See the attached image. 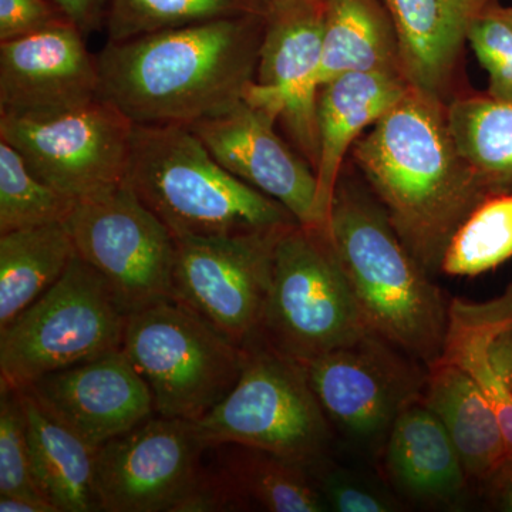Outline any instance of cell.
Instances as JSON below:
<instances>
[{
    "label": "cell",
    "instance_id": "cell-1",
    "mask_svg": "<svg viewBox=\"0 0 512 512\" xmlns=\"http://www.w3.org/2000/svg\"><path fill=\"white\" fill-rule=\"evenodd\" d=\"M447 103L409 87L352 147V157L404 247L431 275L451 239L491 197L458 150Z\"/></svg>",
    "mask_w": 512,
    "mask_h": 512
},
{
    "label": "cell",
    "instance_id": "cell-2",
    "mask_svg": "<svg viewBox=\"0 0 512 512\" xmlns=\"http://www.w3.org/2000/svg\"><path fill=\"white\" fill-rule=\"evenodd\" d=\"M264 15L210 20L107 42L101 99L141 126L192 127L227 113L255 82Z\"/></svg>",
    "mask_w": 512,
    "mask_h": 512
},
{
    "label": "cell",
    "instance_id": "cell-3",
    "mask_svg": "<svg viewBox=\"0 0 512 512\" xmlns=\"http://www.w3.org/2000/svg\"><path fill=\"white\" fill-rule=\"evenodd\" d=\"M328 235L367 328L426 367L443 352L448 303L373 192L340 175Z\"/></svg>",
    "mask_w": 512,
    "mask_h": 512
},
{
    "label": "cell",
    "instance_id": "cell-4",
    "mask_svg": "<svg viewBox=\"0 0 512 512\" xmlns=\"http://www.w3.org/2000/svg\"><path fill=\"white\" fill-rule=\"evenodd\" d=\"M126 181L175 239L299 224L284 205L225 170L188 127L134 124Z\"/></svg>",
    "mask_w": 512,
    "mask_h": 512
},
{
    "label": "cell",
    "instance_id": "cell-5",
    "mask_svg": "<svg viewBox=\"0 0 512 512\" xmlns=\"http://www.w3.org/2000/svg\"><path fill=\"white\" fill-rule=\"evenodd\" d=\"M121 350L146 380L157 416L198 421L234 389L247 350L177 299L130 313Z\"/></svg>",
    "mask_w": 512,
    "mask_h": 512
},
{
    "label": "cell",
    "instance_id": "cell-6",
    "mask_svg": "<svg viewBox=\"0 0 512 512\" xmlns=\"http://www.w3.org/2000/svg\"><path fill=\"white\" fill-rule=\"evenodd\" d=\"M128 315L107 279L74 255L62 278L0 329V387L23 389L121 349Z\"/></svg>",
    "mask_w": 512,
    "mask_h": 512
},
{
    "label": "cell",
    "instance_id": "cell-7",
    "mask_svg": "<svg viewBox=\"0 0 512 512\" xmlns=\"http://www.w3.org/2000/svg\"><path fill=\"white\" fill-rule=\"evenodd\" d=\"M372 332L328 231L292 225L276 242L272 282L255 339L298 362Z\"/></svg>",
    "mask_w": 512,
    "mask_h": 512
},
{
    "label": "cell",
    "instance_id": "cell-8",
    "mask_svg": "<svg viewBox=\"0 0 512 512\" xmlns=\"http://www.w3.org/2000/svg\"><path fill=\"white\" fill-rule=\"evenodd\" d=\"M232 392L195 421L210 447L239 444L311 468L325 460L330 421L312 390L305 366L254 339Z\"/></svg>",
    "mask_w": 512,
    "mask_h": 512
},
{
    "label": "cell",
    "instance_id": "cell-9",
    "mask_svg": "<svg viewBox=\"0 0 512 512\" xmlns=\"http://www.w3.org/2000/svg\"><path fill=\"white\" fill-rule=\"evenodd\" d=\"M63 224L76 254L107 279L128 313L174 299L177 242L127 181L74 202Z\"/></svg>",
    "mask_w": 512,
    "mask_h": 512
},
{
    "label": "cell",
    "instance_id": "cell-10",
    "mask_svg": "<svg viewBox=\"0 0 512 512\" xmlns=\"http://www.w3.org/2000/svg\"><path fill=\"white\" fill-rule=\"evenodd\" d=\"M134 123L110 101L45 120L0 117V140L16 148L32 173L73 202L126 183Z\"/></svg>",
    "mask_w": 512,
    "mask_h": 512
},
{
    "label": "cell",
    "instance_id": "cell-11",
    "mask_svg": "<svg viewBox=\"0 0 512 512\" xmlns=\"http://www.w3.org/2000/svg\"><path fill=\"white\" fill-rule=\"evenodd\" d=\"M289 227L175 239L174 299L232 342L247 345L258 335L264 316L276 242Z\"/></svg>",
    "mask_w": 512,
    "mask_h": 512
},
{
    "label": "cell",
    "instance_id": "cell-12",
    "mask_svg": "<svg viewBox=\"0 0 512 512\" xmlns=\"http://www.w3.org/2000/svg\"><path fill=\"white\" fill-rule=\"evenodd\" d=\"M302 365L330 423L363 443L389 436L399 414L420 399L427 375L373 332Z\"/></svg>",
    "mask_w": 512,
    "mask_h": 512
},
{
    "label": "cell",
    "instance_id": "cell-13",
    "mask_svg": "<svg viewBox=\"0 0 512 512\" xmlns=\"http://www.w3.org/2000/svg\"><path fill=\"white\" fill-rule=\"evenodd\" d=\"M322 0H268L255 82L244 100L274 114L313 170L319 158Z\"/></svg>",
    "mask_w": 512,
    "mask_h": 512
},
{
    "label": "cell",
    "instance_id": "cell-14",
    "mask_svg": "<svg viewBox=\"0 0 512 512\" xmlns=\"http://www.w3.org/2000/svg\"><path fill=\"white\" fill-rule=\"evenodd\" d=\"M194 421L153 416L94 451L101 512H177L210 450Z\"/></svg>",
    "mask_w": 512,
    "mask_h": 512
},
{
    "label": "cell",
    "instance_id": "cell-15",
    "mask_svg": "<svg viewBox=\"0 0 512 512\" xmlns=\"http://www.w3.org/2000/svg\"><path fill=\"white\" fill-rule=\"evenodd\" d=\"M99 99L97 59L74 23L0 43V117L53 119Z\"/></svg>",
    "mask_w": 512,
    "mask_h": 512
},
{
    "label": "cell",
    "instance_id": "cell-16",
    "mask_svg": "<svg viewBox=\"0 0 512 512\" xmlns=\"http://www.w3.org/2000/svg\"><path fill=\"white\" fill-rule=\"evenodd\" d=\"M276 121L242 100L190 128L225 170L284 205L302 227L320 228L315 170L276 134Z\"/></svg>",
    "mask_w": 512,
    "mask_h": 512
},
{
    "label": "cell",
    "instance_id": "cell-17",
    "mask_svg": "<svg viewBox=\"0 0 512 512\" xmlns=\"http://www.w3.org/2000/svg\"><path fill=\"white\" fill-rule=\"evenodd\" d=\"M23 389L92 448L156 416L150 387L121 349L47 373Z\"/></svg>",
    "mask_w": 512,
    "mask_h": 512
},
{
    "label": "cell",
    "instance_id": "cell-18",
    "mask_svg": "<svg viewBox=\"0 0 512 512\" xmlns=\"http://www.w3.org/2000/svg\"><path fill=\"white\" fill-rule=\"evenodd\" d=\"M498 0H383L396 28L404 80L448 104L471 25Z\"/></svg>",
    "mask_w": 512,
    "mask_h": 512
},
{
    "label": "cell",
    "instance_id": "cell-19",
    "mask_svg": "<svg viewBox=\"0 0 512 512\" xmlns=\"http://www.w3.org/2000/svg\"><path fill=\"white\" fill-rule=\"evenodd\" d=\"M402 76L386 73H349L330 80L318 94L319 158L318 218L328 231L333 195L343 164L360 134L372 127L406 94Z\"/></svg>",
    "mask_w": 512,
    "mask_h": 512
},
{
    "label": "cell",
    "instance_id": "cell-20",
    "mask_svg": "<svg viewBox=\"0 0 512 512\" xmlns=\"http://www.w3.org/2000/svg\"><path fill=\"white\" fill-rule=\"evenodd\" d=\"M386 468L403 494L423 503H460L470 480L446 427L421 397L399 414L389 431Z\"/></svg>",
    "mask_w": 512,
    "mask_h": 512
},
{
    "label": "cell",
    "instance_id": "cell-21",
    "mask_svg": "<svg viewBox=\"0 0 512 512\" xmlns=\"http://www.w3.org/2000/svg\"><path fill=\"white\" fill-rule=\"evenodd\" d=\"M421 400L453 440L468 478L483 481L510 453L493 407L473 377L460 367H427Z\"/></svg>",
    "mask_w": 512,
    "mask_h": 512
},
{
    "label": "cell",
    "instance_id": "cell-22",
    "mask_svg": "<svg viewBox=\"0 0 512 512\" xmlns=\"http://www.w3.org/2000/svg\"><path fill=\"white\" fill-rule=\"evenodd\" d=\"M349 73L403 77L396 28L383 0H326L319 86Z\"/></svg>",
    "mask_w": 512,
    "mask_h": 512
},
{
    "label": "cell",
    "instance_id": "cell-23",
    "mask_svg": "<svg viewBox=\"0 0 512 512\" xmlns=\"http://www.w3.org/2000/svg\"><path fill=\"white\" fill-rule=\"evenodd\" d=\"M22 393L30 454L37 485L59 512H101L94 473V451L53 419L28 390Z\"/></svg>",
    "mask_w": 512,
    "mask_h": 512
},
{
    "label": "cell",
    "instance_id": "cell-24",
    "mask_svg": "<svg viewBox=\"0 0 512 512\" xmlns=\"http://www.w3.org/2000/svg\"><path fill=\"white\" fill-rule=\"evenodd\" d=\"M74 255L63 222L0 234V329L49 291Z\"/></svg>",
    "mask_w": 512,
    "mask_h": 512
},
{
    "label": "cell",
    "instance_id": "cell-25",
    "mask_svg": "<svg viewBox=\"0 0 512 512\" xmlns=\"http://www.w3.org/2000/svg\"><path fill=\"white\" fill-rule=\"evenodd\" d=\"M214 450L218 464L249 507L259 505L272 512L329 511L308 467L239 444H221Z\"/></svg>",
    "mask_w": 512,
    "mask_h": 512
},
{
    "label": "cell",
    "instance_id": "cell-26",
    "mask_svg": "<svg viewBox=\"0 0 512 512\" xmlns=\"http://www.w3.org/2000/svg\"><path fill=\"white\" fill-rule=\"evenodd\" d=\"M460 153L490 195L512 192V104L488 94H464L447 106Z\"/></svg>",
    "mask_w": 512,
    "mask_h": 512
},
{
    "label": "cell",
    "instance_id": "cell-27",
    "mask_svg": "<svg viewBox=\"0 0 512 512\" xmlns=\"http://www.w3.org/2000/svg\"><path fill=\"white\" fill-rule=\"evenodd\" d=\"M266 0H109L107 42L183 28L210 20L265 15Z\"/></svg>",
    "mask_w": 512,
    "mask_h": 512
},
{
    "label": "cell",
    "instance_id": "cell-28",
    "mask_svg": "<svg viewBox=\"0 0 512 512\" xmlns=\"http://www.w3.org/2000/svg\"><path fill=\"white\" fill-rule=\"evenodd\" d=\"M512 258V192L491 195L471 212L451 239L441 271L476 276Z\"/></svg>",
    "mask_w": 512,
    "mask_h": 512
},
{
    "label": "cell",
    "instance_id": "cell-29",
    "mask_svg": "<svg viewBox=\"0 0 512 512\" xmlns=\"http://www.w3.org/2000/svg\"><path fill=\"white\" fill-rule=\"evenodd\" d=\"M73 205L36 177L15 147L0 140V234L63 222Z\"/></svg>",
    "mask_w": 512,
    "mask_h": 512
},
{
    "label": "cell",
    "instance_id": "cell-30",
    "mask_svg": "<svg viewBox=\"0 0 512 512\" xmlns=\"http://www.w3.org/2000/svg\"><path fill=\"white\" fill-rule=\"evenodd\" d=\"M19 494L45 497L33 473L22 393L0 387V495Z\"/></svg>",
    "mask_w": 512,
    "mask_h": 512
},
{
    "label": "cell",
    "instance_id": "cell-31",
    "mask_svg": "<svg viewBox=\"0 0 512 512\" xmlns=\"http://www.w3.org/2000/svg\"><path fill=\"white\" fill-rule=\"evenodd\" d=\"M468 45L487 70L488 96L512 104V15L494 3L471 25Z\"/></svg>",
    "mask_w": 512,
    "mask_h": 512
},
{
    "label": "cell",
    "instance_id": "cell-32",
    "mask_svg": "<svg viewBox=\"0 0 512 512\" xmlns=\"http://www.w3.org/2000/svg\"><path fill=\"white\" fill-rule=\"evenodd\" d=\"M326 460L309 468L316 487L328 504L329 511L393 512L400 504L382 488L339 467H328Z\"/></svg>",
    "mask_w": 512,
    "mask_h": 512
},
{
    "label": "cell",
    "instance_id": "cell-33",
    "mask_svg": "<svg viewBox=\"0 0 512 512\" xmlns=\"http://www.w3.org/2000/svg\"><path fill=\"white\" fill-rule=\"evenodd\" d=\"M70 22L53 0H0V43Z\"/></svg>",
    "mask_w": 512,
    "mask_h": 512
},
{
    "label": "cell",
    "instance_id": "cell-34",
    "mask_svg": "<svg viewBox=\"0 0 512 512\" xmlns=\"http://www.w3.org/2000/svg\"><path fill=\"white\" fill-rule=\"evenodd\" d=\"M55 3L86 36L104 26L109 0H55Z\"/></svg>",
    "mask_w": 512,
    "mask_h": 512
},
{
    "label": "cell",
    "instance_id": "cell-35",
    "mask_svg": "<svg viewBox=\"0 0 512 512\" xmlns=\"http://www.w3.org/2000/svg\"><path fill=\"white\" fill-rule=\"evenodd\" d=\"M488 501L497 510L512 512V453L483 481Z\"/></svg>",
    "mask_w": 512,
    "mask_h": 512
},
{
    "label": "cell",
    "instance_id": "cell-36",
    "mask_svg": "<svg viewBox=\"0 0 512 512\" xmlns=\"http://www.w3.org/2000/svg\"><path fill=\"white\" fill-rule=\"evenodd\" d=\"M2 512H59L55 504L40 495H0Z\"/></svg>",
    "mask_w": 512,
    "mask_h": 512
},
{
    "label": "cell",
    "instance_id": "cell-37",
    "mask_svg": "<svg viewBox=\"0 0 512 512\" xmlns=\"http://www.w3.org/2000/svg\"><path fill=\"white\" fill-rule=\"evenodd\" d=\"M510 384H511V389H512V377H511V380H510Z\"/></svg>",
    "mask_w": 512,
    "mask_h": 512
},
{
    "label": "cell",
    "instance_id": "cell-38",
    "mask_svg": "<svg viewBox=\"0 0 512 512\" xmlns=\"http://www.w3.org/2000/svg\"><path fill=\"white\" fill-rule=\"evenodd\" d=\"M510 10H511V15H512V8H510Z\"/></svg>",
    "mask_w": 512,
    "mask_h": 512
},
{
    "label": "cell",
    "instance_id": "cell-39",
    "mask_svg": "<svg viewBox=\"0 0 512 512\" xmlns=\"http://www.w3.org/2000/svg\"><path fill=\"white\" fill-rule=\"evenodd\" d=\"M322 2H326V0H322Z\"/></svg>",
    "mask_w": 512,
    "mask_h": 512
},
{
    "label": "cell",
    "instance_id": "cell-40",
    "mask_svg": "<svg viewBox=\"0 0 512 512\" xmlns=\"http://www.w3.org/2000/svg\"><path fill=\"white\" fill-rule=\"evenodd\" d=\"M53 2H55V0H53Z\"/></svg>",
    "mask_w": 512,
    "mask_h": 512
},
{
    "label": "cell",
    "instance_id": "cell-41",
    "mask_svg": "<svg viewBox=\"0 0 512 512\" xmlns=\"http://www.w3.org/2000/svg\"><path fill=\"white\" fill-rule=\"evenodd\" d=\"M266 2H268V0H266Z\"/></svg>",
    "mask_w": 512,
    "mask_h": 512
}]
</instances>
